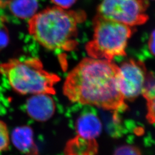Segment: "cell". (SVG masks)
I'll use <instances>...</instances> for the list:
<instances>
[{
	"instance_id": "1",
	"label": "cell",
	"mask_w": 155,
	"mask_h": 155,
	"mask_svg": "<svg viewBox=\"0 0 155 155\" xmlns=\"http://www.w3.org/2000/svg\"><path fill=\"white\" fill-rule=\"evenodd\" d=\"M119 76V67L112 61L84 58L67 75L63 93L72 102L117 113L127 107Z\"/></svg>"
},
{
	"instance_id": "2",
	"label": "cell",
	"mask_w": 155,
	"mask_h": 155,
	"mask_svg": "<svg viewBox=\"0 0 155 155\" xmlns=\"http://www.w3.org/2000/svg\"><path fill=\"white\" fill-rule=\"evenodd\" d=\"M82 11H68L58 6L36 14L29 21V32L48 50L70 51L77 46L78 24L83 22Z\"/></svg>"
},
{
	"instance_id": "3",
	"label": "cell",
	"mask_w": 155,
	"mask_h": 155,
	"mask_svg": "<svg viewBox=\"0 0 155 155\" xmlns=\"http://www.w3.org/2000/svg\"><path fill=\"white\" fill-rule=\"evenodd\" d=\"M0 74L7 78L15 91L23 95L55 94V86L61 80L57 74L45 70L36 58L13 59L2 63Z\"/></svg>"
},
{
	"instance_id": "4",
	"label": "cell",
	"mask_w": 155,
	"mask_h": 155,
	"mask_svg": "<svg viewBox=\"0 0 155 155\" xmlns=\"http://www.w3.org/2000/svg\"><path fill=\"white\" fill-rule=\"evenodd\" d=\"M132 33V27L97 15L94 20L93 39L86 46L87 53L91 58L108 61L125 56Z\"/></svg>"
},
{
	"instance_id": "5",
	"label": "cell",
	"mask_w": 155,
	"mask_h": 155,
	"mask_svg": "<svg viewBox=\"0 0 155 155\" xmlns=\"http://www.w3.org/2000/svg\"><path fill=\"white\" fill-rule=\"evenodd\" d=\"M148 5L147 0H103L98 15L132 27L147 22Z\"/></svg>"
},
{
	"instance_id": "6",
	"label": "cell",
	"mask_w": 155,
	"mask_h": 155,
	"mask_svg": "<svg viewBox=\"0 0 155 155\" xmlns=\"http://www.w3.org/2000/svg\"><path fill=\"white\" fill-rule=\"evenodd\" d=\"M119 84L125 100L133 101L142 92L147 75L143 63L129 60L119 67Z\"/></svg>"
},
{
	"instance_id": "7",
	"label": "cell",
	"mask_w": 155,
	"mask_h": 155,
	"mask_svg": "<svg viewBox=\"0 0 155 155\" xmlns=\"http://www.w3.org/2000/svg\"><path fill=\"white\" fill-rule=\"evenodd\" d=\"M50 94H35L28 98L26 104L28 114L38 121L50 119L55 111V104Z\"/></svg>"
},
{
	"instance_id": "8",
	"label": "cell",
	"mask_w": 155,
	"mask_h": 155,
	"mask_svg": "<svg viewBox=\"0 0 155 155\" xmlns=\"http://www.w3.org/2000/svg\"><path fill=\"white\" fill-rule=\"evenodd\" d=\"M12 142L20 152L26 155H38L39 150L35 143L32 129L27 126L15 129L11 135Z\"/></svg>"
},
{
	"instance_id": "9",
	"label": "cell",
	"mask_w": 155,
	"mask_h": 155,
	"mask_svg": "<svg viewBox=\"0 0 155 155\" xmlns=\"http://www.w3.org/2000/svg\"><path fill=\"white\" fill-rule=\"evenodd\" d=\"M77 135L89 139H96L101 133L102 126L99 118L91 113L79 117L75 124Z\"/></svg>"
},
{
	"instance_id": "10",
	"label": "cell",
	"mask_w": 155,
	"mask_h": 155,
	"mask_svg": "<svg viewBox=\"0 0 155 155\" xmlns=\"http://www.w3.org/2000/svg\"><path fill=\"white\" fill-rule=\"evenodd\" d=\"M98 144L96 139H89L77 135L67 143L65 155H97Z\"/></svg>"
},
{
	"instance_id": "11",
	"label": "cell",
	"mask_w": 155,
	"mask_h": 155,
	"mask_svg": "<svg viewBox=\"0 0 155 155\" xmlns=\"http://www.w3.org/2000/svg\"><path fill=\"white\" fill-rule=\"evenodd\" d=\"M1 5L7 6L12 13L21 19H31L39 7L38 0H9Z\"/></svg>"
},
{
	"instance_id": "12",
	"label": "cell",
	"mask_w": 155,
	"mask_h": 155,
	"mask_svg": "<svg viewBox=\"0 0 155 155\" xmlns=\"http://www.w3.org/2000/svg\"><path fill=\"white\" fill-rule=\"evenodd\" d=\"M141 93L147 101L155 97V76L153 73L147 74Z\"/></svg>"
},
{
	"instance_id": "13",
	"label": "cell",
	"mask_w": 155,
	"mask_h": 155,
	"mask_svg": "<svg viewBox=\"0 0 155 155\" xmlns=\"http://www.w3.org/2000/svg\"><path fill=\"white\" fill-rule=\"evenodd\" d=\"M10 144V135L5 122L0 120V153L8 150Z\"/></svg>"
},
{
	"instance_id": "14",
	"label": "cell",
	"mask_w": 155,
	"mask_h": 155,
	"mask_svg": "<svg viewBox=\"0 0 155 155\" xmlns=\"http://www.w3.org/2000/svg\"><path fill=\"white\" fill-rule=\"evenodd\" d=\"M4 17L0 15V52L3 50L9 43V33L4 22Z\"/></svg>"
},
{
	"instance_id": "15",
	"label": "cell",
	"mask_w": 155,
	"mask_h": 155,
	"mask_svg": "<svg viewBox=\"0 0 155 155\" xmlns=\"http://www.w3.org/2000/svg\"><path fill=\"white\" fill-rule=\"evenodd\" d=\"M113 155H141L139 148L132 145H123L117 149Z\"/></svg>"
},
{
	"instance_id": "16",
	"label": "cell",
	"mask_w": 155,
	"mask_h": 155,
	"mask_svg": "<svg viewBox=\"0 0 155 155\" xmlns=\"http://www.w3.org/2000/svg\"><path fill=\"white\" fill-rule=\"evenodd\" d=\"M148 113L147 119L150 124L155 123V97L147 101Z\"/></svg>"
},
{
	"instance_id": "17",
	"label": "cell",
	"mask_w": 155,
	"mask_h": 155,
	"mask_svg": "<svg viewBox=\"0 0 155 155\" xmlns=\"http://www.w3.org/2000/svg\"><path fill=\"white\" fill-rule=\"evenodd\" d=\"M77 0H52L54 4H55L59 8L66 9H68Z\"/></svg>"
},
{
	"instance_id": "18",
	"label": "cell",
	"mask_w": 155,
	"mask_h": 155,
	"mask_svg": "<svg viewBox=\"0 0 155 155\" xmlns=\"http://www.w3.org/2000/svg\"><path fill=\"white\" fill-rule=\"evenodd\" d=\"M148 47L151 54L155 56V29L150 36L148 40Z\"/></svg>"
}]
</instances>
